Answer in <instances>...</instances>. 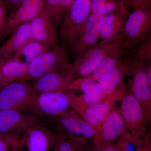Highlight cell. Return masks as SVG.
Segmentation results:
<instances>
[{
  "instance_id": "29",
  "label": "cell",
  "mask_w": 151,
  "mask_h": 151,
  "mask_svg": "<svg viewBox=\"0 0 151 151\" xmlns=\"http://www.w3.org/2000/svg\"><path fill=\"white\" fill-rule=\"evenodd\" d=\"M23 134L15 132L0 135V151H10L14 147L23 142Z\"/></svg>"
},
{
  "instance_id": "6",
  "label": "cell",
  "mask_w": 151,
  "mask_h": 151,
  "mask_svg": "<svg viewBox=\"0 0 151 151\" xmlns=\"http://www.w3.org/2000/svg\"><path fill=\"white\" fill-rule=\"evenodd\" d=\"M92 0H73L59 26L60 42L68 44L91 14Z\"/></svg>"
},
{
  "instance_id": "32",
  "label": "cell",
  "mask_w": 151,
  "mask_h": 151,
  "mask_svg": "<svg viewBox=\"0 0 151 151\" xmlns=\"http://www.w3.org/2000/svg\"><path fill=\"white\" fill-rule=\"evenodd\" d=\"M92 151H119L116 145L113 142L103 143L96 146H94Z\"/></svg>"
},
{
  "instance_id": "2",
  "label": "cell",
  "mask_w": 151,
  "mask_h": 151,
  "mask_svg": "<svg viewBox=\"0 0 151 151\" xmlns=\"http://www.w3.org/2000/svg\"><path fill=\"white\" fill-rule=\"evenodd\" d=\"M151 4L134 10L127 17L121 44L129 52L151 37Z\"/></svg>"
},
{
  "instance_id": "18",
  "label": "cell",
  "mask_w": 151,
  "mask_h": 151,
  "mask_svg": "<svg viewBox=\"0 0 151 151\" xmlns=\"http://www.w3.org/2000/svg\"><path fill=\"white\" fill-rule=\"evenodd\" d=\"M126 129L119 109L114 108L105 119L93 139L94 146L118 139L126 132Z\"/></svg>"
},
{
  "instance_id": "15",
  "label": "cell",
  "mask_w": 151,
  "mask_h": 151,
  "mask_svg": "<svg viewBox=\"0 0 151 151\" xmlns=\"http://www.w3.org/2000/svg\"><path fill=\"white\" fill-rule=\"evenodd\" d=\"M31 39L54 47L60 42L55 26L50 17L43 9L29 22Z\"/></svg>"
},
{
  "instance_id": "22",
  "label": "cell",
  "mask_w": 151,
  "mask_h": 151,
  "mask_svg": "<svg viewBox=\"0 0 151 151\" xmlns=\"http://www.w3.org/2000/svg\"><path fill=\"white\" fill-rule=\"evenodd\" d=\"M0 46V58L14 55L31 40L29 23L22 24Z\"/></svg>"
},
{
  "instance_id": "10",
  "label": "cell",
  "mask_w": 151,
  "mask_h": 151,
  "mask_svg": "<svg viewBox=\"0 0 151 151\" xmlns=\"http://www.w3.org/2000/svg\"><path fill=\"white\" fill-rule=\"evenodd\" d=\"M53 117L58 131L69 137L86 142L97 136V130L72 109Z\"/></svg>"
},
{
  "instance_id": "7",
  "label": "cell",
  "mask_w": 151,
  "mask_h": 151,
  "mask_svg": "<svg viewBox=\"0 0 151 151\" xmlns=\"http://www.w3.org/2000/svg\"><path fill=\"white\" fill-rule=\"evenodd\" d=\"M64 91H70L71 109L75 112L96 104L103 97L99 83L87 77L76 78Z\"/></svg>"
},
{
  "instance_id": "26",
  "label": "cell",
  "mask_w": 151,
  "mask_h": 151,
  "mask_svg": "<svg viewBox=\"0 0 151 151\" xmlns=\"http://www.w3.org/2000/svg\"><path fill=\"white\" fill-rule=\"evenodd\" d=\"M86 142L69 137L61 132H56L54 151H87Z\"/></svg>"
},
{
  "instance_id": "31",
  "label": "cell",
  "mask_w": 151,
  "mask_h": 151,
  "mask_svg": "<svg viewBox=\"0 0 151 151\" xmlns=\"http://www.w3.org/2000/svg\"><path fill=\"white\" fill-rule=\"evenodd\" d=\"M125 6L131 7L134 10L150 4L151 0H121Z\"/></svg>"
},
{
  "instance_id": "23",
  "label": "cell",
  "mask_w": 151,
  "mask_h": 151,
  "mask_svg": "<svg viewBox=\"0 0 151 151\" xmlns=\"http://www.w3.org/2000/svg\"><path fill=\"white\" fill-rule=\"evenodd\" d=\"M127 52L120 41L110 49L92 74L87 77L98 82L100 78L115 69L121 63Z\"/></svg>"
},
{
  "instance_id": "28",
  "label": "cell",
  "mask_w": 151,
  "mask_h": 151,
  "mask_svg": "<svg viewBox=\"0 0 151 151\" xmlns=\"http://www.w3.org/2000/svg\"><path fill=\"white\" fill-rule=\"evenodd\" d=\"M131 51L132 61H151V37L139 44Z\"/></svg>"
},
{
  "instance_id": "24",
  "label": "cell",
  "mask_w": 151,
  "mask_h": 151,
  "mask_svg": "<svg viewBox=\"0 0 151 151\" xmlns=\"http://www.w3.org/2000/svg\"><path fill=\"white\" fill-rule=\"evenodd\" d=\"M73 1L44 0L43 9L51 19L55 27L59 26Z\"/></svg>"
},
{
  "instance_id": "1",
  "label": "cell",
  "mask_w": 151,
  "mask_h": 151,
  "mask_svg": "<svg viewBox=\"0 0 151 151\" xmlns=\"http://www.w3.org/2000/svg\"><path fill=\"white\" fill-rule=\"evenodd\" d=\"M119 109L126 129L137 146L142 147L150 139L145 127V111L140 103L126 89Z\"/></svg>"
},
{
  "instance_id": "19",
  "label": "cell",
  "mask_w": 151,
  "mask_h": 151,
  "mask_svg": "<svg viewBox=\"0 0 151 151\" xmlns=\"http://www.w3.org/2000/svg\"><path fill=\"white\" fill-rule=\"evenodd\" d=\"M1 71L4 86L13 81H27L29 64L13 55L1 58Z\"/></svg>"
},
{
  "instance_id": "12",
  "label": "cell",
  "mask_w": 151,
  "mask_h": 151,
  "mask_svg": "<svg viewBox=\"0 0 151 151\" xmlns=\"http://www.w3.org/2000/svg\"><path fill=\"white\" fill-rule=\"evenodd\" d=\"M126 89V86L118 89L113 93L104 96L96 104L75 112L93 126L98 133L105 119L115 108L116 103L122 100Z\"/></svg>"
},
{
  "instance_id": "16",
  "label": "cell",
  "mask_w": 151,
  "mask_h": 151,
  "mask_svg": "<svg viewBox=\"0 0 151 151\" xmlns=\"http://www.w3.org/2000/svg\"><path fill=\"white\" fill-rule=\"evenodd\" d=\"M56 132L37 124L31 126L23 135L27 151H50L54 146Z\"/></svg>"
},
{
  "instance_id": "8",
  "label": "cell",
  "mask_w": 151,
  "mask_h": 151,
  "mask_svg": "<svg viewBox=\"0 0 151 151\" xmlns=\"http://www.w3.org/2000/svg\"><path fill=\"white\" fill-rule=\"evenodd\" d=\"M102 16L91 14L80 30L68 44L70 55L75 60L99 42L101 39Z\"/></svg>"
},
{
  "instance_id": "34",
  "label": "cell",
  "mask_w": 151,
  "mask_h": 151,
  "mask_svg": "<svg viewBox=\"0 0 151 151\" xmlns=\"http://www.w3.org/2000/svg\"><path fill=\"white\" fill-rule=\"evenodd\" d=\"M118 147L119 151H128L123 148L120 147ZM151 142L149 140L144 145L142 146L138 150V151H151Z\"/></svg>"
},
{
  "instance_id": "25",
  "label": "cell",
  "mask_w": 151,
  "mask_h": 151,
  "mask_svg": "<svg viewBox=\"0 0 151 151\" xmlns=\"http://www.w3.org/2000/svg\"><path fill=\"white\" fill-rule=\"evenodd\" d=\"M126 10V6L121 0H92L91 14L103 16Z\"/></svg>"
},
{
  "instance_id": "17",
  "label": "cell",
  "mask_w": 151,
  "mask_h": 151,
  "mask_svg": "<svg viewBox=\"0 0 151 151\" xmlns=\"http://www.w3.org/2000/svg\"><path fill=\"white\" fill-rule=\"evenodd\" d=\"M77 78L72 67L63 71L47 73L36 79L32 84L38 93L64 91Z\"/></svg>"
},
{
  "instance_id": "30",
  "label": "cell",
  "mask_w": 151,
  "mask_h": 151,
  "mask_svg": "<svg viewBox=\"0 0 151 151\" xmlns=\"http://www.w3.org/2000/svg\"><path fill=\"white\" fill-rule=\"evenodd\" d=\"M6 9L2 0H0V43L2 41L5 28Z\"/></svg>"
},
{
  "instance_id": "33",
  "label": "cell",
  "mask_w": 151,
  "mask_h": 151,
  "mask_svg": "<svg viewBox=\"0 0 151 151\" xmlns=\"http://www.w3.org/2000/svg\"><path fill=\"white\" fill-rule=\"evenodd\" d=\"M22 0H2L6 10H11Z\"/></svg>"
},
{
  "instance_id": "13",
  "label": "cell",
  "mask_w": 151,
  "mask_h": 151,
  "mask_svg": "<svg viewBox=\"0 0 151 151\" xmlns=\"http://www.w3.org/2000/svg\"><path fill=\"white\" fill-rule=\"evenodd\" d=\"M44 3V0H22L12 9L6 17L2 41L19 26L31 21L43 9Z\"/></svg>"
},
{
  "instance_id": "5",
  "label": "cell",
  "mask_w": 151,
  "mask_h": 151,
  "mask_svg": "<svg viewBox=\"0 0 151 151\" xmlns=\"http://www.w3.org/2000/svg\"><path fill=\"white\" fill-rule=\"evenodd\" d=\"M126 75L128 90L138 100L144 109L146 121L151 117V83L145 71V62L131 61Z\"/></svg>"
},
{
  "instance_id": "27",
  "label": "cell",
  "mask_w": 151,
  "mask_h": 151,
  "mask_svg": "<svg viewBox=\"0 0 151 151\" xmlns=\"http://www.w3.org/2000/svg\"><path fill=\"white\" fill-rule=\"evenodd\" d=\"M51 48L50 47L31 39L14 55L20 58L22 56L24 57L25 61L29 64L38 56Z\"/></svg>"
},
{
  "instance_id": "3",
  "label": "cell",
  "mask_w": 151,
  "mask_h": 151,
  "mask_svg": "<svg viewBox=\"0 0 151 151\" xmlns=\"http://www.w3.org/2000/svg\"><path fill=\"white\" fill-rule=\"evenodd\" d=\"M71 67L65 44H59L29 63L26 80H35L47 73L64 71Z\"/></svg>"
},
{
  "instance_id": "36",
  "label": "cell",
  "mask_w": 151,
  "mask_h": 151,
  "mask_svg": "<svg viewBox=\"0 0 151 151\" xmlns=\"http://www.w3.org/2000/svg\"><path fill=\"white\" fill-rule=\"evenodd\" d=\"M1 60L0 58V89H1L2 87L4 86V84H3L2 78L1 73Z\"/></svg>"
},
{
  "instance_id": "20",
  "label": "cell",
  "mask_w": 151,
  "mask_h": 151,
  "mask_svg": "<svg viewBox=\"0 0 151 151\" xmlns=\"http://www.w3.org/2000/svg\"><path fill=\"white\" fill-rule=\"evenodd\" d=\"M128 15V11L126 10L102 16L101 40L113 41L122 38Z\"/></svg>"
},
{
  "instance_id": "14",
  "label": "cell",
  "mask_w": 151,
  "mask_h": 151,
  "mask_svg": "<svg viewBox=\"0 0 151 151\" xmlns=\"http://www.w3.org/2000/svg\"><path fill=\"white\" fill-rule=\"evenodd\" d=\"M39 122L38 116L32 113L0 109V135L15 132L24 133L28 128Z\"/></svg>"
},
{
  "instance_id": "9",
  "label": "cell",
  "mask_w": 151,
  "mask_h": 151,
  "mask_svg": "<svg viewBox=\"0 0 151 151\" xmlns=\"http://www.w3.org/2000/svg\"><path fill=\"white\" fill-rule=\"evenodd\" d=\"M70 108L69 91L43 92L38 93L29 112L37 116L55 117Z\"/></svg>"
},
{
  "instance_id": "35",
  "label": "cell",
  "mask_w": 151,
  "mask_h": 151,
  "mask_svg": "<svg viewBox=\"0 0 151 151\" xmlns=\"http://www.w3.org/2000/svg\"><path fill=\"white\" fill-rule=\"evenodd\" d=\"M24 145V142L19 144L17 145L14 147L10 151H27L24 150L23 149V146Z\"/></svg>"
},
{
  "instance_id": "21",
  "label": "cell",
  "mask_w": 151,
  "mask_h": 151,
  "mask_svg": "<svg viewBox=\"0 0 151 151\" xmlns=\"http://www.w3.org/2000/svg\"><path fill=\"white\" fill-rule=\"evenodd\" d=\"M131 60L123 58L121 63L113 70L103 76L98 81L102 89L103 97L121 88H125L124 78Z\"/></svg>"
},
{
  "instance_id": "11",
  "label": "cell",
  "mask_w": 151,
  "mask_h": 151,
  "mask_svg": "<svg viewBox=\"0 0 151 151\" xmlns=\"http://www.w3.org/2000/svg\"><path fill=\"white\" fill-rule=\"evenodd\" d=\"M102 40L74 60L72 68L77 78L91 75L110 49L121 40Z\"/></svg>"
},
{
  "instance_id": "4",
  "label": "cell",
  "mask_w": 151,
  "mask_h": 151,
  "mask_svg": "<svg viewBox=\"0 0 151 151\" xmlns=\"http://www.w3.org/2000/svg\"><path fill=\"white\" fill-rule=\"evenodd\" d=\"M37 94L27 81L10 82L0 89V109L29 112Z\"/></svg>"
}]
</instances>
